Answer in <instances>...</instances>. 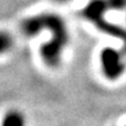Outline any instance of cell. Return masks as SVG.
Segmentation results:
<instances>
[{
  "instance_id": "cell-1",
  "label": "cell",
  "mask_w": 126,
  "mask_h": 126,
  "mask_svg": "<svg viewBox=\"0 0 126 126\" xmlns=\"http://www.w3.org/2000/svg\"><path fill=\"white\" fill-rule=\"evenodd\" d=\"M5 123H6V124H22L23 120H22V118L20 117L19 114L13 113V114L7 116V118L5 119Z\"/></svg>"
},
{
  "instance_id": "cell-2",
  "label": "cell",
  "mask_w": 126,
  "mask_h": 126,
  "mask_svg": "<svg viewBox=\"0 0 126 126\" xmlns=\"http://www.w3.org/2000/svg\"><path fill=\"white\" fill-rule=\"evenodd\" d=\"M9 37L7 35H4V34H0V53L5 50L7 47L9 46Z\"/></svg>"
}]
</instances>
